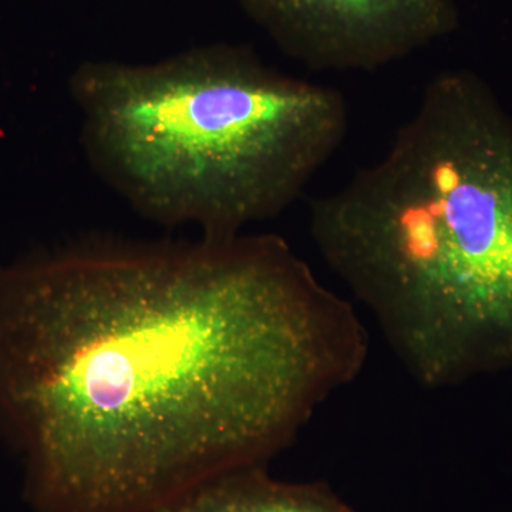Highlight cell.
<instances>
[{"instance_id": "obj_4", "label": "cell", "mask_w": 512, "mask_h": 512, "mask_svg": "<svg viewBox=\"0 0 512 512\" xmlns=\"http://www.w3.org/2000/svg\"><path fill=\"white\" fill-rule=\"evenodd\" d=\"M284 52L316 72H373L457 28L454 0H237Z\"/></svg>"}, {"instance_id": "obj_1", "label": "cell", "mask_w": 512, "mask_h": 512, "mask_svg": "<svg viewBox=\"0 0 512 512\" xmlns=\"http://www.w3.org/2000/svg\"><path fill=\"white\" fill-rule=\"evenodd\" d=\"M348 299L275 234L86 238L0 266V436L37 512H163L355 382Z\"/></svg>"}, {"instance_id": "obj_2", "label": "cell", "mask_w": 512, "mask_h": 512, "mask_svg": "<svg viewBox=\"0 0 512 512\" xmlns=\"http://www.w3.org/2000/svg\"><path fill=\"white\" fill-rule=\"evenodd\" d=\"M309 231L421 387L512 362V116L476 74L433 77Z\"/></svg>"}, {"instance_id": "obj_3", "label": "cell", "mask_w": 512, "mask_h": 512, "mask_svg": "<svg viewBox=\"0 0 512 512\" xmlns=\"http://www.w3.org/2000/svg\"><path fill=\"white\" fill-rule=\"evenodd\" d=\"M70 94L94 174L144 220L208 235L288 210L349 126L340 90L229 43L151 63L89 60Z\"/></svg>"}, {"instance_id": "obj_5", "label": "cell", "mask_w": 512, "mask_h": 512, "mask_svg": "<svg viewBox=\"0 0 512 512\" xmlns=\"http://www.w3.org/2000/svg\"><path fill=\"white\" fill-rule=\"evenodd\" d=\"M163 512H357L328 484L279 480L268 466L212 478Z\"/></svg>"}]
</instances>
